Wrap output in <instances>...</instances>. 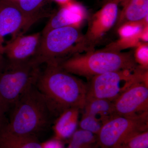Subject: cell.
<instances>
[{
    "mask_svg": "<svg viewBox=\"0 0 148 148\" xmlns=\"http://www.w3.org/2000/svg\"><path fill=\"white\" fill-rule=\"evenodd\" d=\"M41 65L32 59L20 64L8 63L0 69V107L4 112L13 108L28 89L36 85L41 72Z\"/></svg>",
    "mask_w": 148,
    "mask_h": 148,
    "instance_id": "277c9868",
    "label": "cell"
},
{
    "mask_svg": "<svg viewBox=\"0 0 148 148\" xmlns=\"http://www.w3.org/2000/svg\"><path fill=\"white\" fill-rule=\"evenodd\" d=\"M39 20L25 14L16 2L0 0V68L3 62V50L6 37L11 35L13 39L23 34Z\"/></svg>",
    "mask_w": 148,
    "mask_h": 148,
    "instance_id": "9c48e42d",
    "label": "cell"
},
{
    "mask_svg": "<svg viewBox=\"0 0 148 148\" xmlns=\"http://www.w3.org/2000/svg\"><path fill=\"white\" fill-rule=\"evenodd\" d=\"M36 86L47 101L53 116L70 109L83 110L88 85L58 64H46Z\"/></svg>",
    "mask_w": 148,
    "mask_h": 148,
    "instance_id": "6da1fadb",
    "label": "cell"
},
{
    "mask_svg": "<svg viewBox=\"0 0 148 148\" xmlns=\"http://www.w3.org/2000/svg\"><path fill=\"white\" fill-rule=\"evenodd\" d=\"M42 38L41 32L27 35L21 34L10 40L3 50L8 63L20 64L31 61L34 58Z\"/></svg>",
    "mask_w": 148,
    "mask_h": 148,
    "instance_id": "8fae6325",
    "label": "cell"
},
{
    "mask_svg": "<svg viewBox=\"0 0 148 148\" xmlns=\"http://www.w3.org/2000/svg\"><path fill=\"white\" fill-rule=\"evenodd\" d=\"M56 1L61 3H67L69 1V0H54Z\"/></svg>",
    "mask_w": 148,
    "mask_h": 148,
    "instance_id": "603a6c76",
    "label": "cell"
},
{
    "mask_svg": "<svg viewBox=\"0 0 148 148\" xmlns=\"http://www.w3.org/2000/svg\"><path fill=\"white\" fill-rule=\"evenodd\" d=\"M12 1H14L16 2L17 0H12Z\"/></svg>",
    "mask_w": 148,
    "mask_h": 148,
    "instance_id": "cb8c5ba5",
    "label": "cell"
},
{
    "mask_svg": "<svg viewBox=\"0 0 148 148\" xmlns=\"http://www.w3.org/2000/svg\"><path fill=\"white\" fill-rule=\"evenodd\" d=\"M4 113L2 109L0 107V129L4 125H3Z\"/></svg>",
    "mask_w": 148,
    "mask_h": 148,
    "instance_id": "7402d4cb",
    "label": "cell"
},
{
    "mask_svg": "<svg viewBox=\"0 0 148 148\" xmlns=\"http://www.w3.org/2000/svg\"><path fill=\"white\" fill-rule=\"evenodd\" d=\"M43 148H62L58 140L50 141L42 145Z\"/></svg>",
    "mask_w": 148,
    "mask_h": 148,
    "instance_id": "44dd1931",
    "label": "cell"
},
{
    "mask_svg": "<svg viewBox=\"0 0 148 148\" xmlns=\"http://www.w3.org/2000/svg\"><path fill=\"white\" fill-rule=\"evenodd\" d=\"M121 0H108L100 10L88 19L87 31L79 44L80 53L92 51L115 25Z\"/></svg>",
    "mask_w": 148,
    "mask_h": 148,
    "instance_id": "52a82bcc",
    "label": "cell"
},
{
    "mask_svg": "<svg viewBox=\"0 0 148 148\" xmlns=\"http://www.w3.org/2000/svg\"><path fill=\"white\" fill-rule=\"evenodd\" d=\"M49 0H17V5L28 16L41 19L50 16L43 10L44 7Z\"/></svg>",
    "mask_w": 148,
    "mask_h": 148,
    "instance_id": "e0dca14e",
    "label": "cell"
},
{
    "mask_svg": "<svg viewBox=\"0 0 148 148\" xmlns=\"http://www.w3.org/2000/svg\"><path fill=\"white\" fill-rule=\"evenodd\" d=\"M80 110L69 109L58 116L53 126L56 140L70 138L77 130Z\"/></svg>",
    "mask_w": 148,
    "mask_h": 148,
    "instance_id": "5bb4252c",
    "label": "cell"
},
{
    "mask_svg": "<svg viewBox=\"0 0 148 148\" xmlns=\"http://www.w3.org/2000/svg\"><path fill=\"white\" fill-rule=\"evenodd\" d=\"M129 71L108 72L91 78L88 86L86 101L103 99L113 102L132 84L140 79Z\"/></svg>",
    "mask_w": 148,
    "mask_h": 148,
    "instance_id": "ba28073f",
    "label": "cell"
},
{
    "mask_svg": "<svg viewBox=\"0 0 148 148\" xmlns=\"http://www.w3.org/2000/svg\"><path fill=\"white\" fill-rule=\"evenodd\" d=\"M96 140L97 135L80 129L72 135L67 148H94Z\"/></svg>",
    "mask_w": 148,
    "mask_h": 148,
    "instance_id": "ac0fdd59",
    "label": "cell"
},
{
    "mask_svg": "<svg viewBox=\"0 0 148 148\" xmlns=\"http://www.w3.org/2000/svg\"><path fill=\"white\" fill-rule=\"evenodd\" d=\"M83 35L76 26L61 27L42 35L39 47L33 58L38 64H59L79 53Z\"/></svg>",
    "mask_w": 148,
    "mask_h": 148,
    "instance_id": "5b68a950",
    "label": "cell"
},
{
    "mask_svg": "<svg viewBox=\"0 0 148 148\" xmlns=\"http://www.w3.org/2000/svg\"><path fill=\"white\" fill-rule=\"evenodd\" d=\"M148 130V114L134 117L116 116L103 124L94 148H115L132 135Z\"/></svg>",
    "mask_w": 148,
    "mask_h": 148,
    "instance_id": "8992f818",
    "label": "cell"
},
{
    "mask_svg": "<svg viewBox=\"0 0 148 148\" xmlns=\"http://www.w3.org/2000/svg\"><path fill=\"white\" fill-rule=\"evenodd\" d=\"M122 9L118 16L116 28L140 22L148 17V0H121Z\"/></svg>",
    "mask_w": 148,
    "mask_h": 148,
    "instance_id": "4fadbf2b",
    "label": "cell"
},
{
    "mask_svg": "<svg viewBox=\"0 0 148 148\" xmlns=\"http://www.w3.org/2000/svg\"><path fill=\"white\" fill-rule=\"evenodd\" d=\"M83 10L80 6L75 3H69L60 9L50 16L42 31V35L61 27L76 26L81 21L83 15Z\"/></svg>",
    "mask_w": 148,
    "mask_h": 148,
    "instance_id": "7c38bea8",
    "label": "cell"
},
{
    "mask_svg": "<svg viewBox=\"0 0 148 148\" xmlns=\"http://www.w3.org/2000/svg\"><path fill=\"white\" fill-rule=\"evenodd\" d=\"M79 125L81 129L89 131L97 135L103 125L93 116L83 114Z\"/></svg>",
    "mask_w": 148,
    "mask_h": 148,
    "instance_id": "ffe728a7",
    "label": "cell"
},
{
    "mask_svg": "<svg viewBox=\"0 0 148 148\" xmlns=\"http://www.w3.org/2000/svg\"><path fill=\"white\" fill-rule=\"evenodd\" d=\"M12 109L9 122L0 130L18 136H36L48 126L53 116L36 85L21 95Z\"/></svg>",
    "mask_w": 148,
    "mask_h": 148,
    "instance_id": "7a4b0ae2",
    "label": "cell"
},
{
    "mask_svg": "<svg viewBox=\"0 0 148 148\" xmlns=\"http://www.w3.org/2000/svg\"><path fill=\"white\" fill-rule=\"evenodd\" d=\"M73 75L91 79L98 75L121 71H138L134 53L114 49L77 53L58 64Z\"/></svg>",
    "mask_w": 148,
    "mask_h": 148,
    "instance_id": "3957f363",
    "label": "cell"
},
{
    "mask_svg": "<svg viewBox=\"0 0 148 148\" xmlns=\"http://www.w3.org/2000/svg\"><path fill=\"white\" fill-rule=\"evenodd\" d=\"M0 148H43L36 136H18L0 130Z\"/></svg>",
    "mask_w": 148,
    "mask_h": 148,
    "instance_id": "2e32d148",
    "label": "cell"
},
{
    "mask_svg": "<svg viewBox=\"0 0 148 148\" xmlns=\"http://www.w3.org/2000/svg\"><path fill=\"white\" fill-rule=\"evenodd\" d=\"M83 110V114L93 116L103 125L109 120L116 116L113 102L108 100L93 99L86 101Z\"/></svg>",
    "mask_w": 148,
    "mask_h": 148,
    "instance_id": "9a60e30c",
    "label": "cell"
},
{
    "mask_svg": "<svg viewBox=\"0 0 148 148\" xmlns=\"http://www.w3.org/2000/svg\"><path fill=\"white\" fill-rule=\"evenodd\" d=\"M115 148H148V131L132 135Z\"/></svg>",
    "mask_w": 148,
    "mask_h": 148,
    "instance_id": "d6986e66",
    "label": "cell"
},
{
    "mask_svg": "<svg viewBox=\"0 0 148 148\" xmlns=\"http://www.w3.org/2000/svg\"><path fill=\"white\" fill-rule=\"evenodd\" d=\"M116 116L134 117L148 114V88L144 80L132 84L113 101Z\"/></svg>",
    "mask_w": 148,
    "mask_h": 148,
    "instance_id": "30bf717a",
    "label": "cell"
}]
</instances>
